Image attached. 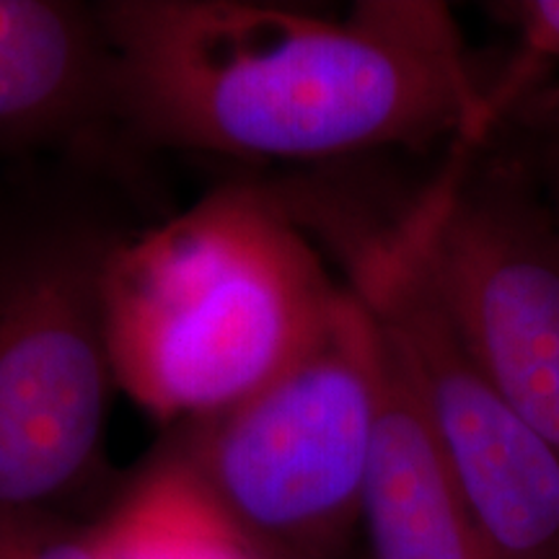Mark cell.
Here are the masks:
<instances>
[{
  "label": "cell",
  "instance_id": "obj_1",
  "mask_svg": "<svg viewBox=\"0 0 559 559\" xmlns=\"http://www.w3.org/2000/svg\"><path fill=\"white\" fill-rule=\"evenodd\" d=\"M111 124L143 145L260 164H347L498 128L445 3L347 16L260 0H104Z\"/></svg>",
  "mask_w": 559,
  "mask_h": 559
},
{
  "label": "cell",
  "instance_id": "obj_2",
  "mask_svg": "<svg viewBox=\"0 0 559 559\" xmlns=\"http://www.w3.org/2000/svg\"><path fill=\"white\" fill-rule=\"evenodd\" d=\"M345 285L264 185H223L117 236L102 277L117 389L192 428L234 409L319 337Z\"/></svg>",
  "mask_w": 559,
  "mask_h": 559
},
{
  "label": "cell",
  "instance_id": "obj_3",
  "mask_svg": "<svg viewBox=\"0 0 559 559\" xmlns=\"http://www.w3.org/2000/svg\"><path fill=\"white\" fill-rule=\"evenodd\" d=\"M264 185L394 349L498 559H559V449L466 347L419 247L409 187L353 160Z\"/></svg>",
  "mask_w": 559,
  "mask_h": 559
},
{
  "label": "cell",
  "instance_id": "obj_4",
  "mask_svg": "<svg viewBox=\"0 0 559 559\" xmlns=\"http://www.w3.org/2000/svg\"><path fill=\"white\" fill-rule=\"evenodd\" d=\"M379 391V326L345 285L290 368L185 428L171 456L272 559H324L362 515Z\"/></svg>",
  "mask_w": 559,
  "mask_h": 559
},
{
  "label": "cell",
  "instance_id": "obj_5",
  "mask_svg": "<svg viewBox=\"0 0 559 559\" xmlns=\"http://www.w3.org/2000/svg\"><path fill=\"white\" fill-rule=\"evenodd\" d=\"M115 234L0 228V515H66L102 469L111 389L102 277Z\"/></svg>",
  "mask_w": 559,
  "mask_h": 559
},
{
  "label": "cell",
  "instance_id": "obj_6",
  "mask_svg": "<svg viewBox=\"0 0 559 559\" xmlns=\"http://www.w3.org/2000/svg\"><path fill=\"white\" fill-rule=\"evenodd\" d=\"M409 205L474 360L559 449V226L519 145L456 140Z\"/></svg>",
  "mask_w": 559,
  "mask_h": 559
},
{
  "label": "cell",
  "instance_id": "obj_7",
  "mask_svg": "<svg viewBox=\"0 0 559 559\" xmlns=\"http://www.w3.org/2000/svg\"><path fill=\"white\" fill-rule=\"evenodd\" d=\"M111 124L109 50L96 3L0 0V156Z\"/></svg>",
  "mask_w": 559,
  "mask_h": 559
},
{
  "label": "cell",
  "instance_id": "obj_8",
  "mask_svg": "<svg viewBox=\"0 0 559 559\" xmlns=\"http://www.w3.org/2000/svg\"><path fill=\"white\" fill-rule=\"evenodd\" d=\"M360 519L373 559H498L383 334L379 417Z\"/></svg>",
  "mask_w": 559,
  "mask_h": 559
},
{
  "label": "cell",
  "instance_id": "obj_9",
  "mask_svg": "<svg viewBox=\"0 0 559 559\" xmlns=\"http://www.w3.org/2000/svg\"><path fill=\"white\" fill-rule=\"evenodd\" d=\"M99 559H272L174 456L96 521Z\"/></svg>",
  "mask_w": 559,
  "mask_h": 559
},
{
  "label": "cell",
  "instance_id": "obj_10",
  "mask_svg": "<svg viewBox=\"0 0 559 559\" xmlns=\"http://www.w3.org/2000/svg\"><path fill=\"white\" fill-rule=\"evenodd\" d=\"M487 9L489 16L519 34L523 55L502 73V86L521 99L536 88V68L559 62V0H506Z\"/></svg>",
  "mask_w": 559,
  "mask_h": 559
},
{
  "label": "cell",
  "instance_id": "obj_11",
  "mask_svg": "<svg viewBox=\"0 0 559 559\" xmlns=\"http://www.w3.org/2000/svg\"><path fill=\"white\" fill-rule=\"evenodd\" d=\"M531 91L502 117V128L519 145L526 164L534 171L536 185L559 226V96H536Z\"/></svg>",
  "mask_w": 559,
  "mask_h": 559
},
{
  "label": "cell",
  "instance_id": "obj_12",
  "mask_svg": "<svg viewBox=\"0 0 559 559\" xmlns=\"http://www.w3.org/2000/svg\"><path fill=\"white\" fill-rule=\"evenodd\" d=\"M0 559H99L96 523L68 515H0Z\"/></svg>",
  "mask_w": 559,
  "mask_h": 559
}]
</instances>
